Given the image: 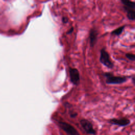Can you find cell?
<instances>
[{
	"label": "cell",
	"instance_id": "12",
	"mask_svg": "<svg viewBox=\"0 0 135 135\" xmlns=\"http://www.w3.org/2000/svg\"><path fill=\"white\" fill-rule=\"evenodd\" d=\"M78 115V113L76 112H72L71 113H70V116L71 118H75L76 116Z\"/></svg>",
	"mask_w": 135,
	"mask_h": 135
},
{
	"label": "cell",
	"instance_id": "2",
	"mask_svg": "<svg viewBox=\"0 0 135 135\" xmlns=\"http://www.w3.org/2000/svg\"><path fill=\"white\" fill-rule=\"evenodd\" d=\"M127 13V17L130 21L135 20V3L128 0H121Z\"/></svg>",
	"mask_w": 135,
	"mask_h": 135
},
{
	"label": "cell",
	"instance_id": "5",
	"mask_svg": "<svg viewBox=\"0 0 135 135\" xmlns=\"http://www.w3.org/2000/svg\"><path fill=\"white\" fill-rule=\"evenodd\" d=\"M80 123L86 133L92 135L96 134V131L93 128V125L90 121L85 119H82L80 121Z\"/></svg>",
	"mask_w": 135,
	"mask_h": 135
},
{
	"label": "cell",
	"instance_id": "1",
	"mask_svg": "<svg viewBox=\"0 0 135 135\" xmlns=\"http://www.w3.org/2000/svg\"><path fill=\"white\" fill-rule=\"evenodd\" d=\"M103 76L105 78V83L108 84H120L125 83L130 76H115L110 72H105Z\"/></svg>",
	"mask_w": 135,
	"mask_h": 135
},
{
	"label": "cell",
	"instance_id": "13",
	"mask_svg": "<svg viewBox=\"0 0 135 135\" xmlns=\"http://www.w3.org/2000/svg\"><path fill=\"white\" fill-rule=\"evenodd\" d=\"M73 31H74V27L72 26V27H71L69 30V31H67L66 34H71V33L73 32Z\"/></svg>",
	"mask_w": 135,
	"mask_h": 135
},
{
	"label": "cell",
	"instance_id": "9",
	"mask_svg": "<svg viewBox=\"0 0 135 135\" xmlns=\"http://www.w3.org/2000/svg\"><path fill=\"white\" fill-rule=\"evenodd\" d=\"M125 27H126V25H123V26L119 27L118 28H117L115 30L112 31V32L111 33V35H115V36L120 35L121 34V33H122V32L123 31L124 28H125Z\"/></svg>",
	"mask_w": 135,
	"mask_h": 135
},
{
	"label": "cell",
	"instance_id": "3",
	"mask_svg": "<svg viewBox=\"0 0 135 135\" xmlns=\"http://www.w3.org/2000/svg\"><path fill=\"white\" fill-rule=\"evenodd\" d=\"M99 60L100 63L105 66L109 69H113L114 65L110 59L109 54L104 48H102L100 50Z\"/></svg>",
	"mask_w": 135,
	"mask_h": 135
},
{
	"label": "cell",
	"instance_id": "6",
	"mask_svg": "<svg viewBox=\"0 0 135 135\" xmlns=\"http://www.w3.org/2000/svg\"><path fill=\"white\" fill-rule=\"evenodd\" d=\"M69 72L71 82L75 86L78 85L80 82V73L78 70L75 68H70Z\"/></svg>",
	"mask_w": 135,
	"mask_h": 135
},
{
	"label": "cell",
	"instance_id": "8",
	"mask_svg": "<svg viewBox=\"0 0 135 135\" xmlns=\"http://www.w3.org/2000/svg\"><path fill=\"white\" fill-rule=\"evenodd\" d=\"M98 33L94 28H92L89 32V42L91 47H93L97 43Z\"/></svg>",
	"mask_w": 135,
	"mask_h": 135
},
{
	"label": "cell",
	"instance_id": "10",
	"mask_svg": "<svg viewBox=\"0 0 135 135\" xmlns=\"http://www.w3.org/2000/svg\"><path fill=\"white\" fill-rule=\"evenodd\" d=\"M126 57L130 61H134V60H135V55L133 54L127 53V54H126Z\"/></svg>",
	"mask_w": 135,
	"mask_h": 135
},
{
	"label": "cell",
	"instance_id": "14",
	"mask_svg": "<svg viewBox=\"0 0 135 135\" xmlns=\"http://www.w3.org/2000/svg\"><path fill=\"white\" fill-rule=\"evenodd\" d=\"M134 81H135L134 76H132V82H133V84H135V83H134Z\"/></svg>",
	"mask_w": 135,
	"mask_h": 135
},
{
	"label": "cell",
	"instance_id": "7",
	"mask_svg": "<svg viewBox=\"0 0 135 135\" xmlns=\"http://www.w3.org/2000/svg\"><path fill=\"white\" fill-rule=\"evenodd\" d=\"M109 122L112 124L120 127H125L130 123V120L127 118H112L109 120Z\"/></svg>",
	"mask_w": 135,
	"mask_h": 135
},
{
	"label": "cell",
	"instance_id": "4",
	"mask_svg": "<svg viewBox=\"0 0 135 135\" xmlns=\"http://www.w3.org/2000/svg\"><path fill=\"white\" fill-rule=\"evenodd\" d=\"M58 126L69 135H80L78 131L69 123L63 121H59Z\"/></svg>",
	"mask_w": 135,
	"mask_h": 135
},
{
	"label": "cell",
	"instance_id": "11",
	"mask_svg": "<svg viewBox=\"0 0 135 135\" xmlns=\"http://www.w3.org/2000/svg\"><path fill=\"white\" fill-rule=\"evenodd\" d=\"M62 22L63 24H66L68 22V18L66 16H63L62 17Z\"/></svg>",
	"mask_w": 135,
	"mask_h": 135
}]
</instances>
